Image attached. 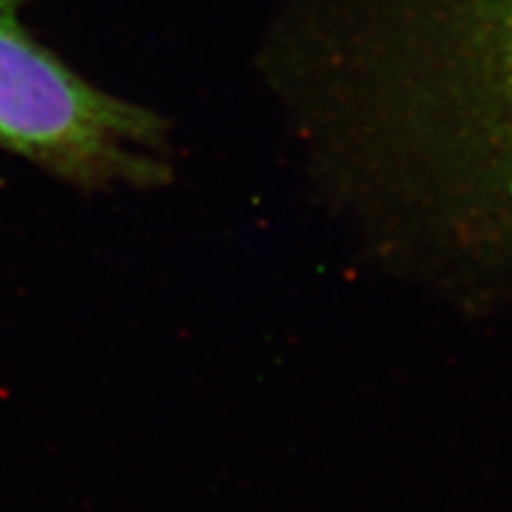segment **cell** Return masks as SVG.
<instances>
[{"label": "cell", "mask_w": 512, "mask_h": 512, "mask_svg": "<svg viewBox=\"0 0 512 512\" xmlns=\"http://www.w3.org/2000/svg\"><path fill=\"white\" fill-rule=\"evenodd\" d=\"M301 71L363 180L512 242V0H310Z\"/></svg>", "instance_id": "6da1fadb"}, {"label": "cell", "mask_w": 512, "mask_h": 512, "mask_svg": "<svg viewBox=\"0 0 512 512\" xmlns=\"http://www.w3.org/2000/svg\"><path fill=\"white\" fill-rule=\"evenodd\" d=\"M22 0H0V148L79 182L141 180L160 122L64 67L20 22Z\"/></svg>", "instance_id": "7a4b0ae2"}]
</instances>
